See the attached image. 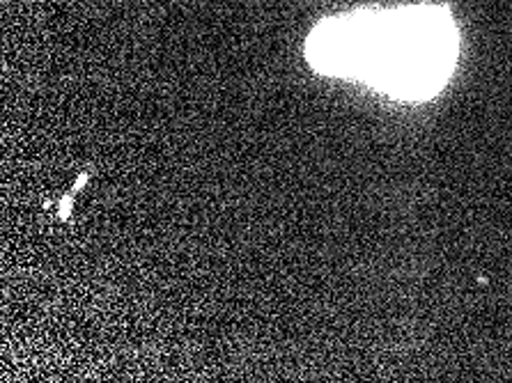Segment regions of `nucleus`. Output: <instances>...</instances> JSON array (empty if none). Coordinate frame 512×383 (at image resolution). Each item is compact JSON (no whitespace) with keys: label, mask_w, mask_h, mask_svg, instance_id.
Listing matches in <instances>:
<instances>
[{"label":"nucleus","mask_w":512,"mask_h":383,"mask_svg":"<svg viewBox=\"0 0 512 383\" xmlns=\"http://www.w3.org/2000/svg\"><path fill=\"white\" fill-rule=\"evenodd\" d=\"M457 33L446 10L356 12L320 23L308 39L315 69L366 78L398 99H428L451 74Z\"/></svg>","instance_id":"1"}]
</instances>
